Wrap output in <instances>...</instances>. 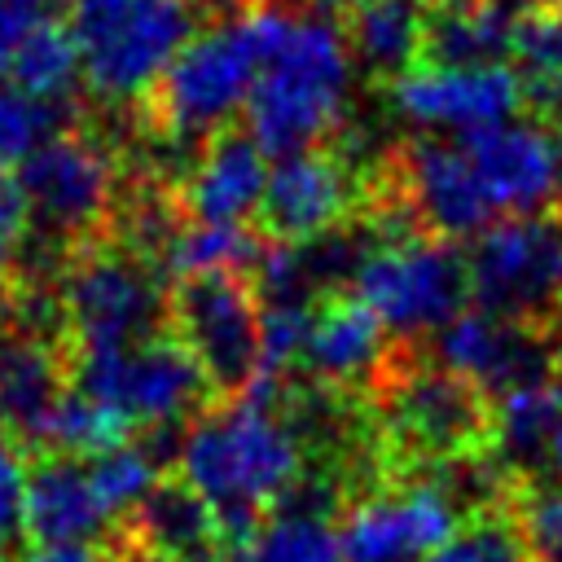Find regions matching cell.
Masks as SVG:
<instances>
[{
	"label": "cell",
	"instance_id": "obj_1",
	"mask_svg": "<svg viewBox=\"0 0 562 562\" xmlns=\"http://www.w3.org/2000/svg\"><path fill=\"white\" fill-rule=\"evenodd\" d=\"M299 430L277 408L246 400L211 404L184 430L176 474L211 505L224 553L233 558L303 483Z\"/></svg>",
	"mask_w": 562,
	"mask_h": 562
},
{
	"label": "cell",
	"instance_id": "obj_2",
	"mask_svg": "<svg viewBox=\"0 0 562 562\" xmlns=\"http://www.w3.org/2000/svg\"><path fill=\"white\" fill-rule=\"evenodd\" d=\"M299 13L303 9L290 0H246L237 13L198 31L140 105L145 132L167 145H202L224 132L246 110L263 61L277 53Z\"/></svg>",
	"mask_w": 562,
	"mask_h": 562
},
{
	"label": "cell",
	"instance_id": "obj_3",
	"mask_svg": "<svg viewBox=\"0 0 562 562\" xmlns=\"http://www.w3.org/2000/svg\"><path fill=\"white\" fill-rule=\"evenodd\" d=\"M347 92L351 53L342 26L316 9H303L250 88L241 110L246 132L268 158L321 149L347 119Z\"/></svg>",
	"mask_w": 562,
	"mask_h": 562
},
{
	"label": "cell",
	"instance_id": "obj_4",
	"mask_svg": "<svg viewBox=\"0 0 562 562\" xmlns=\"http://www.w3.org/2000/svg\"><path fill=\"white\" fill-rule=\"evenodd\" d=\"M400 347H422L452 316L470 307V263L465 250L426 233L382 237L373 228L351 285H347Z\"/></svg>",
	"mask_w": 562,
	"mask_h": 562
},
{
	"label": "cell",
	"instance_id": "obj_5",
	"mask_svg": "<svg viewBox=\"0 0 562 562\" xmlns=\"http://www.w3.org/2000/svg\"><path fill=\"white\" fill-rule=\"evenodd\" d=\"M83 83L105 105H145L193 40V9L158 0H66Z\"/></svg>",
	"mask_w": 562,
	"mask_h": 562
},
{
	"label": "cell",
	"instance_id": "obj_6",
	"mask_svg": "<svg viewBox=\"0 0 562 562\" xmlns=\"http://www.w3.org/2000/svg\"><path fill=\"white\" fill-rule=\"evenodd\" d=\"M162 272L132 255L119 237H97L66 250L57 268V307L66 347H132L167 329Z\"/></svg>",
	"mask_w": 562,
	"mask_h": 562
},
{
	"label": "cell",
	"instance_id": "obj_7",
	"mask_svg": "<svg viewBox=\"0 0 562 562\" xmlns=\"http://www.w3.org/2000/svg\"><path fill=\"white\" fill-rule=\"evenodd\" d=\"M470 307L558 334L562 325V202L496 220L465 250Z\"/></svg>",
	"mask_w": 562,
	"mask_h": 562
},
{
	"label": "cell",
	"instance_id": "obj_8",
	"mask_svg": "<svg viewBox=\"0 0 562 562\" xmlns=\"http://www.w3.org/2000/svg\"><path fill=\"white\" fill-rule=\"evenodd\" d=\"M66 360L70 386L114 408L132 430L180 426L215 400L198 360L171 329L132 347H66Z\"/></svg>",
	"mask_w": 562,
	"mask_h": 562
},
{
	"label": "cell",
	"instance_id": "obj_9",
	"mask_svg": "<svg viewBox=\"0 0 562 562\" xmlns=\"http://www.w3.org/2000/svg\"><path fill=\"white\" fill-rule=\"evenodd\" d=\"M26 215L66 250L97 241L119 215V158L88 127H66L18 167Z\"/></svg>",
	"mask_w": 562,
	"mask_h": 562
},
{
	"label": "cell",
	"instance_id": "obj_10",
	"mask_svg": "<svg viewBox=\"0 0 562 562\" xmlns=\"http://www.w3.org/2000/svg\"><path fill=\"white\" fill-rule=\"evenodd\" d=\"M259 316L263 299L246 272H206L167 285V329L198 360L220 404L241 400L263 369Z\"/></svg>",
	"mask_w": 562,
	"mask_h": 562
},
{
	"label": "cell",
	"instance_id": "obj_11",
	"mask_svg": "<svg viewBox=\"0 0 562 562\" xmlns=\"http://www.w3.org/2000/svg\"><path fill=\"white\" fill-rule=\"evenodd\" d=\"M334 527L342 562H426L457 536L461 509L435 474H408L356 492Z\"/></svg>",
	"mask_w": 562,
	"mask_h": 562
},
{
	"label": "cell",
	"instance_id": "obj_12",
	"mask_svg": "<svg viewBox=\"0 0 562 562\" xmlns=\"http://www.w3.org/2000/svg\"><path fill=\"white\" fill-rule=\"evenodd\" d=\"M369 206H373V167L364 171L356 158H347L342 145L334 149L321 145V149L272 162L268 189L255 215H259L263 241L303 246L364 220Z\"/></svg>",
	"mask_w": 562,
	"mask_h": 562
},
{
	"label": "cell",
	"instance_id": "obj_13",
	"mask_svg": "<svg viewBox=\"0 0 562 562\" xmlns=\"http://www.w3.org/2000/svg\"><path fill=\"white\" fill-rule=\"evenodd\" d=\"M382 97L400 119L435 132H457V136L527 114V92L509 61L505 66H413L400 79H391Z\"/></svg>",
	"mask_w": 562,
	"mask_h": 562
},
{
	"label": "cell",
	"instance_id": "obj_14",
	"mask_svg": "<svg viewBox=\"0 0 562 562\" xmlns=\"http://www.w3.org/2000/svg\"><path fill=\"white\" fill-rule=\"evenodd\" d=\"M430 360L470 386H479L492 404L527 382H549L553 378V334L501 321L483 307H465L452 316L435 342Z\"/></svg>",
	"mask_w": 562,
	"mask_h": 562
},
{
	"label": "cell",
	"instance_id": "obj_15",
	"mask_svg": "<svg viewBox=\"0 0 562 562\" xmlns=\"http://www.w3.org/2000/svg\"><path fill=\"white\" fill-rule=\"evenodd\" d=\"M492 211L501 220L531 215L562 202V171H558V136L553 123L522 114L470 136H457Z\"/></svg>",
	"mask_w": 562,
	"mask_h": 562
},
{
	"label": "cell",
	"instance_id": "obj_16",
	"mask_svg": "<svg viewBox=\"0 0 562 562\" xmlns=\"http://www.w3.org/2000/svg\"><path fill=\"white\" fill-rule=\"evenodd\" d=\"M395 356H400V342L351 290H334L312 307L303 369L329 395L369 404L378 382L391 373Z\"/></svg>",
	"mask_w": 562,
	"mask_h": 562
},
{
	"label": "cell",
	"instance_id": "obj_17",
	"mask_svg": "<svg viewBox=\"0 0 562 562\" xmlns=\"http://www.w3.org/2000/svg\"><path fill=\"white\" fill-rule=\"evenodd\" d=\"M268 154L246 127H224L198 145L189 171L176 180L180 206L193 224H246L268 189Z\"/></svg>",
	"mask_w": 562,
	"mask_h": 562
},
{
	"label": "cell",
	"instance_id": "obj_18",
	"mask_svg": "<svg viewBox=\"0 0 562 562\" xmlns=\"http://www.w3.org/2000/svg\"><path fill=\"white\" fill-rule=\"evenodd\" d=\"M66 386L70 360L61 338H40L18 325L0 329V435L35 452Z\"/></svg>",
	"mask_w": 562,
	"mask_h": 562
},
{
	"label": "cell",
	"instance_id": "obj_19",
	"mask_svg": "<svg viewBox=\"0 0 562 562\" xmlns=\"http://www.w3.org/2000/svg\"><path fill=\"white\" fill-rule=\"evenodd\" d=\"M119 531L171 562H228L211 505L180 474L162 479Z\"/></svg>",
	"mask_w": 562,
	"mask_h": 562
},
{
	"label": "cell",
	"instance_id": "obj_20",
	"mask_svg": "<svg viewBox=\"0 0 562 562\" xmlns=\"http://www.w3.org/2000/svg\"><path fill=\"white\" fill-rule=\"evenodd\" d=\"M105 514L92 496L88 465L70 457H40L26 479V514L22 531L31 544H66V540H110Z\"/></svg>",
	"mask_w": 562,
	"mask_h": 562
},
{
	"label": "cell",
	"instance_id": "obj_21",
	"mask_svg": "<svg viewBox=\"0 0 562 562\" xmlns=\"http://www.w3.org/2000/svg\"><path fill=\"white\" fill-rule=\"evenodd\" d=\"M426 4L430 0H373L351 13H342V40L351 61L364 66V75L386 88L404 70L422 66V40H426Z\"/></svg>",
	"mask_w": 562,
	"mask_h": 562
},
{
	"label": "cell",
	"instance_id": "obj_22",
	"mask_svg": "<svg viewBox=\"0 0 562 562\" xmlns=\"http://www.w3.org/2000/svg\"><path fill=\"white\" fill-rule=\"evenodd\" d=\"M562 422V395L549 382H527L492 404V457L514 474L531 479V465L549 457L553 430Z\"/></svg>",
	"mask_w": 562,
	"mask_h": 562
},
{
	"label": "cell",
	"instance_id": "obj_23",
	"mask_svg": "<svg viewBox=\"0 0 562 562\" xmlns=\"http://www.w3.org/2000/svg\"><path fill=\"white\" fill-rule=\"evenodd\" d=\"M514 70L527 92V110L544 123L562 119V0L531 4L514 35Z\"/></svg>",
	"mask_w": 562,
	"mask_h": 562
},
{
	"label": "cell",
	"instance_id": "obj_24",
	"mask_svg": "<svg viewBox=\"0 0 562 562\" xmlns=\"http://www.w3.org/2000/svg\"><path fill=\"white\" fill-rule=\"evenodd\" d=\"M263 233L250 224H184L162 255V277H206V272H255L263 255Z\"/></svg>",
	"mask_w": 562,
	"mask_h": 562
},
{
	"label": "cell",
	"instance_id": "obj_25",
	"mask_svg": "<svg viewBox=\"0 0 562 562\" xmlns=\"http://www.w3.org/2000/svg\"><path fill=\"white\" fill-rule=\"evenodd\" d=\"M228 562H342L329 509L281 505Z\"/></svg>",
	"mask_w": 562,
	"mask_h": 562
},
{
	"label": "cell",
	"instance_id": "obj_26",
	"mask_svg": "<svg viewBox=\"0 0 562 562\" xmlns=\"http://www.w3.org/2000/svg\"><path fill=\"white\" fill-rule=\"evenodd\" d=\"M9 75H13L18 92L40 97V101H70L75 97V88L83 79V61H79V44L66 26V13L40 22L22 40Z\"/></svg>",
	"mask_w": 562,
	"mask_h": 562
},
{
	"label": "cell",
	"instance_id": "obj_27",
	"mask_svg": "<svg viewBox=\"0 0 562 562\" xmlns=\"http://www.w3.org/2000/svg\"><path fill=\"white\" fill-rule=\"evenodd\" d=\"M132 426L114 413V408H105V404H97L92 395H83V391H66L61 395V404L53 408V417H48V426H44V439H40V457H70V461H79V457H88V461H97V457H105V452H114V448H123V443H132Z\"/></svg>",
	"mask_w": 562,
	"mask_h": 562
},
{
	"label": "cell",
	"instance_id": "obj_28",
	"mask_svg": "<svg viewBox=\"0 0 562 562\" xmlns=\"http://www.w3.org/2000/svg\"><path fill=\"white\" fill-rule=\"evenodd\" d=\"M88 483H92V496H97L101 514L123 527L140 509V501L162 483V470H158L149 448L123 443V448L88 461Z\"/></svg>",
	"mask_w": 562,
	"mask_h": 562
},
{
	"label": "cell",
	"instance_id": "obj_29",
	"mask_svg": "<svg viewBox=\"0 0 562 562\" xmlns=\"http://www.w3.org/2000/svg\"><path fill=\"white\" fill-rule=\"evenodd\" d=\"M75 123V101H40L18 88H0V162L18 167Z\"/></svg>",
	"mask_w": 562,
	"mask_h": 562
},
{
	"label": "cell",
	"instance_id": "obj_30",
	"mask_svg": "<svg viewBox=\"0 0 562 562\" xmlns=\"http://www.w3.org/2000/svg\"><path fill=\"white\" fill-rule=\"evenodd\" d=\"M426 562H536L514 509H487L457 527V536L435 549Z\"/></svg>",
	"mask_w": 562,
	"mask_h": 562
},
{
	"label": "cell",
	"instance_id": "obj_31",
	"mask_svg": "<svg viewBox=\"0 0 562 562\" xmlns=\"http://www.w3.org/2000/svg\"><path fill=\"white\" fill-rule=\"evenodd\" d=\"M509 509H514V518H518L536 562L562 558V483L544 487V483L527 479V483H518Z\"/></svg>",
	"mask_w": 562,
	"mask_h": 562
},
{
	"label": "cell",
	"instance_id": "obj_32",
	"mask_svg": "<svg viewBox=\"0 0 562 562\" xmlns=\"http://www.w3.org/2000/svg\"><path fill=\"white\" fill-rule=\"evenodd\" d=\"M26 448L9 435H0V540H9L13 531H22V514H26Z\"/></svg>",
	"mask_w": 562,
	"mask_h": 562
},
{
	"label": "cell",
	"instance_id": "obj_33",
	"mask_svg": "<svg viewBox=\"0 0 562 562\" xmlns=\"http://www.w3.org/2000/svg\"><path fill=\"white\" fill-rule=\"evenodd\" d=\"M57 9H61V0H0V88H4L9 70H13V57H18L22 40L40 22L61 18Z\"/></svg>",
	"mask_w": 562,
	"mask_h": 562
},
{
	"label": "cell",
	"instance_id": "obj_34",
	"mask_svg": "<svg viewBox=\"0 0 562 562\" xmlns=\"http://www.w3.org/2000/svg\"><path fill=\"white\" fill-rule=\"evenodd\" d=\"M22 562H114L110 540H66V544H31Z\"/></svg>",
	"mask_w": 562,
	"mask_h": 562
},
{
	"label": "cell",
	"instance_id": "obj_35",
	"mask_svg": "<svg viewBox=\"0 0 562 562\" xmlns=\"http://www.w3.org/2000/svg\"><path fill=\"white\" fill-rule=\"evenodd\" d=\"M26 228H31V215H26V198H22L18 171L0 162V237L22 241Z\"/></svg>",
	"mask_w": 562,
	"mask_h": 562
},
{
	"label": "cell",
	"instance_id": "obj_36",
	"mask_svg": "<svg viewBox=\"0 0 562 562\" xmlns=\"http://www.w3.org/2000/svg\"><path fill=\"white\" fill-rule=\"evenodd\" d=\"M18 294H22V272H18V241L0 237V329L13 325L18 312Z\"/></svg>",
	"mask_w": 562,
	"mask_h": 562
},
{
	"label": "cell",
	"instance_id": "obj_37",
	"mask_svg": "<svg viewBox=\"0 0 562 562\" xmlns=\"http://www.w3.org/2000/svg\"><path fill=\"white\" fill-rule=\"evenodd\" d=\"M553 386H558V395H562V325H558V334H553ZM549 470L562 479V422H558V430H553V443H549Z\"/></svg>",
	"mask_w": 562,
	"mask_h": 562
},
{
	"label": "cell",
	"instance_id": "obj_38",
	"mask_svg": "<svg viewBox=\"0 0 562 562\" xmlns=\"http://www.w3.org/2000/svg\"><path fill=\"white\" fill-rule=\"evenodd\" d=\"M114 562H171V558H162V553H154V549L127 540L123 531H114Z\"/></svg>",
	"mask_w": 562,
	"mask_h": 562
},
{
	"label": "cell",
	"instance_id": "obj_39",
	"mask_svg": "<svg viewBox=\"0 0 562 562\" xmlns=\"http://www.w3.org/2000/svg\"><path fill=\"white\" fill-rule=\"evenodd\" d=\"M360 4H373V0H312V9L325 13V18H342V13L360 9Z\"/></svg>",
	"mask_w": 562,
	"mask_h": 562
},
{
	"label": "cell",
	"instance_id": "obj_40",
	"mask_svg": "<svg viewBox=\"0 0 562 562\" xmlns=\"http://www.w3.org/2000/svg\"><path fill=\"white\" fill-rule=\"evenodd\" d=\"M553 136H558V171H562V119H553Z\"/></svg>",
	"mask_w": 562,
	"mask_h": 562
},
{
	"label": "cell",
	"instance_id": "obj_41",
	"mask_svg": "<svg viewBox=\"0 0 562 562\" xmlns=\"http://www.w3.org/2000/svg\"><path fill=\"white\" fill-rule=\"evenodd\" d=\"M158 4H180V9H189V0H158ZM202 4V0H198Z\"/></svg>",
	"mask_w": 562,
	"mask_h": 562
},
{
	"label": "cell",
	"instance_id": "obj_42",
	"mask_svg": "<svg viewBox=\"0 0 562 562\" xmlns=\"http://www.w3.org/2000/svg\"><path fill=\"white\" fill-rule=\"evenodd\" d=\"M0 562H13V558H9V549H4V540H0Z\"/></svg>",
	"mask_w": 562,
	"mask_h": 562
},
{
	"label": "cell",
	"instance_id": "obj_43",
	"mask_svg": "<svg viewBox=\"0 0 562 562\" xmlns=\"http://www.w3.org/2000/svg\"><path fill=\"white\" fill-rule=\"evenodd\" d=\"M536 4H549V0H536Z\"/></svg>",
	"mask_w": 562,
	"mask_h": 562
}]
</instances>
